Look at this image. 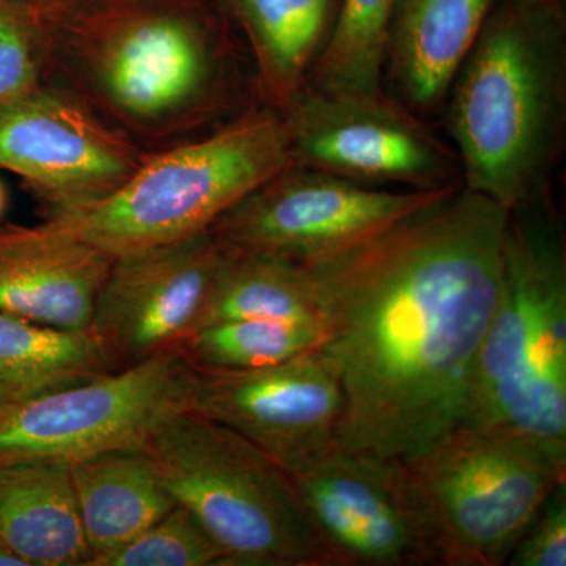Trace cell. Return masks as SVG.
I'll use <instances>...</instances> for the list:
<instances>
[{
    "label": "cell",
    "instance_id": "1",
    "mask_svg": "<svg viewBox=\"0 0 566 566\" xmlns=\"http://www.w3.org/2000/svg\"><path fill=\"white\" fill-rule=\"evenodd\" d=\"M509 212L460 182L364 243L304 264L318 297L316 354L344 395L342 449L406 460L465 422Z\"/></svg>",
    "mask_w": 566,
    "mask_h": 566
},
{
    "label": "cell",
    "instance_id": "2",
    "mask_svg": "<svg viewBox=\"0 0 566 566\" xmlns=\"http://www.w3.org/2000/svg\"><path fill=\"white\" fill-rule=\"evenodd\" d=\"M46 85L145 153L240 109L243 46L221 0H36Z\"/></svg>",
    "mask_w": 566,
    "mask_h": 566
},
{
    "label": "cell",
    "instance_id": "3",
    "mask_svg": "<svg viewBox=\"0 0 566 566\" xmlns=\"http://www.w3.org/2000/svg\"><path fill=\"white\" fill-rule=\"evenodd\" d=\"M461 185L506 210L549 192L564 145L562 0H499L450 85Z\"/></svg>",
    "mask_w": 566,
    "mask_h": 566
},
{
    "label": "cell",
    "instance_id": "4",
    "mask_svg": "<svg viewBox=\"0 0 566 566\" xmlns=\"http://www.w3.org/2000/svg\"><path fill=\"white\" fill-rule=\"evenodd\" d=\"M465 422L566 458V241L549 192L509 212L501 286Z\"/></svg>",
    "mask_w": 566,
    "mask_h": 566
},
{
    "label": "cell",
    "instance_id": "5",
    "mask_svg": "<svg viewBox=\"0 0 566 566\" xmlns=\"http://www.w3.org/2000/svg\"><path fill=\"white\" fill-rule=\"evenodd\" d=\"M290 164L282 112L253 107L202 136L148 153L114 191L50 211L48 221L115 259L210 232Z\"/></svg>",
    "mask_w": 566,
    "mask_h": 566
},
{
    "label": "cell",
    "instance_id": "6",
    "mask_svg": "<svg viewBox=\"0 0 566 566\" xmlns=\"http://www.w3.org/2000/svg\"><path fill=\"white\" fill-rule=\"evenodd\" d=\"M147 450L226 566H329L285 469L243 436L181 409L156 427Z\"/></svg>",
    "mask_w": 566,
    "mask_h": 566
},
{
    "label": "cell",
    "instance_id": "7",
    "mask_svg": "<svg viewBox=\"0 0 566 566\" xmlns=\"http://www.w3.org/2000/svg\"><path fill=\"white\" fill-rule=\"evenodd\" d=\"M397 463L438 566L505 565L547 495L566 482V458L468 422Z\"/></svg>",
    "mask_w": 566,
    "mask_h": 566
},
{
    "label": "cell",
    "instance_id": "8",
    "mask_svg": "<svg viewBox=\"0 0 566 566\" xmlns=\"http://www.w3.org/2000/svg\"><path fill=\"white\" fill-rule=\"evenodd\" d=\"M193 367L181 348L48 392L0 415V464L147 449L166 417L188 408Z\"/></svg>",
    "mask_w": 566,
    "mask_h": 566
},
{
    "label": "cell",
    "instance_id": "9",
    "mask_svg": "<svg viewBox=\"0 0 566 566\" xmlns=\"http://www.w3.org/2000/svg\"><path fill=\"white\" fill-rule=\"evenodd\" d=\"M457 185L390 191L290 164L227 211L211 232L240 251L315 263L364 243Z\"/></svg>",
    "mask_w": 566,
    "mask_h": 566
},
{
    "label": "cell",
    "instance_id": "10",
    "mask_svg": "<svg viewBox=\"0 0 566 566\" xmlns=\"http://www.w3.org/2000/svg\"><path fill=\"white\" fill-rule=\"evenodd\" d=\"M281 112L294 166L416 191L461 182L455 151L385 93L334 95L303 87Z\"/></svg>",
    "mask_w": 566,
    "mask_h": 566
},
{
    "label": "cell",
    "instance_id": "11",
    "mask_svg": "<svg viewBox=\"0 0 566 566\" xmlns=\"http://www.w3.org/2000/svg\"><path fill=\"white\" fill-rule=\"evenodd\" d=\"M285 472L329 566H438L397 461L335 446Z\"/></svg>",
    "mask_w": 566,
    "mask_h": 566
},
{
    "label": "cell",
    "instance_id": "12",
    "mask_svg": "<svg viewBox=\"0 0 566 566\" xmlns=\"http://www.w3.org/2000/svg\"><path fill=\"white\" fill-rule=\"evenodd\" d=\"M229 252L210 230L115 256L88 327L115 370L181 348L202 326Z\"/></svg>",
    "mask_w": 566,
    "mask_h": 566
},
{
    "label": "cell",
    "instance_id": "13",
    "mask_svg": "<svg viewBox=\"0 0 566 566\" xmlns=\"http://www.w3.org/2000/svg\"><path fill=\"white\" fill-rule=\"evenodd\" d=\"M186 409L230 428L293 471L338 446L344 395L315 352L251 370L193 368Z\"/></svg>",
    "mask_w": 566,
    "mask_h": 566
},
{
    "label": "cell",
    "instance_id": "14",
    "mask_svg": "<svg viewBox=\"0 0 566 566\" xmlns=\"http://www.w3.org/2000/svg\"><path fill=\"white\" fill-rule=\"evenodd\" d=\"M145 156L51 85L0 107V167L24 178L50 211L107 196Z\"/></svg>",
    "mask_w": 566,
    "mask_h": 566
},
{
    "label": "cell",
    "instance_id": "15",
    "mask_svg": "<svg viewBox=\"0 0 566 566\" xmlns=\"http://www.w3.org/2000/svg\"><path fill=\"white\" fill-rule=\"evenodd\" d=\"M114 256L46 221L0 229V312L87 331Z\"/></svg>",
    "mask_w": 566,
    "mask_h": 566
},
{
    "label": "cell",
    "instance_id": "16",
    "mask_svg": "<svg viewBox=\"0 0 566 566\" xmlns=\"http://www.w3.org/2000/svg\"><path fill=\"white\" fill-rule=\"evenodd\" d=\"M499 0H398L386 66L409 109L444 102Z\"/></svg>",
    "mask_w": 566,
    "mask_h": 566
},
{
    "label": "cell",
    "instance_id": "17",
    "mask_svg": "<svg viewBox=\"0 0 566 566\" xmlns=\"http://www.w3.org/2000/svg\"><path fill=\"white\" fill-rule=\"evenodd\" d=\"M0 536L28 566H88L71 464H0Z\"/></svg>",
    "mask_w": 566,
    "mask_h": 566
},
{
    "label": "cell",
    "instance_id": "18",
    "mask_svg": "<svg viewBox=\"0 0 566 566\" xmlns=\"http://www.w3.org/2000/svg\"><path fill=\"white\" fill-rule=\"evenodd\" d=\"M93 566L177 505L147 449L115 450L71 463Z\"/></svg>",
    "mask_w": 566,
    "mask_h": 566
},
{
    "label": "cell",
    "instance_id": "19",
    "mask_svg": "<svg viewBox=\"0 0 566 566\" xmlns=\"http://www.w3.org/2000/svg\"><path fill=\"white\" fill-rule=\"evenodd\" d=\"M243 35L264 106L283 111L307 81L335 0H221Z\"/></svg>",
    "mask_w": 566,
    "mask_h": 566
},
{
    "label": "cell",
    "instance_id": "20",
    "mask_svg": "<svg viewBox=\"0 0 566 566\" xmlns=\"http://www.w3.org/2000/svg\"><path fill=\"white\" fill-rule=\"evenodd\" d=\"M249 318L319 326L318 297L307 268L271 253L230 248L212 286L202 326Z\"/></svg>",
    "mask_w": 566,
    "mask_h": 566
},
{
    "label": "cell",
    "instance_id": "21",
    "mask_svg": "<svg viewBox=\"0 0 566 566\" xmlns=\"http://www.w3.org/2000/svg\"><path fill=\"white\" fill-rule=\"evenodd\" d=\"M115 371L91 331H69L0 312V381L21 397Z\"/></svg>",
    "mask_w": 566,
    "mask_h": 566
},
{
    "label": "cell",
    "instance_id": "22",
    "mask_svg": "<svg viewBox=\"0 0 566 566\" xmlns=\"http://www.w3.org/2000/svg\"><path fill=\"white\" fill-rule=\"evenodd\" d=\"M398 0H340L304 87L334 95L382 93L387 41Z\"/></svg>",
    "mask_w": 566,
    "mask_h": 566
},
{
    "label": "cell",
    "instance_id": "23",
    "mask_svg": "<svg viewBox=\"0 0 566 566\" xmlns=\"http://www.w3.org/2000/svg\"><path fill=\"white\" fill-rule=\"evenodd\" d=\"M322 340L315 323L229 319L200 327L181 349L199 370H251L315 353Z\"/></svg>",
    "mask_w": 566,
    "mask_h": 566
},
{
    "label": "cell",
    "instance_id": "24",
    "mask_svg": "<svg viewBox=\"0 0 566 566\" xmlns=\"http://www.w3.org/2000/svg\"><path fill=\"white\" fill-rule=\"evenodd\" d=\"M93 566H226V554L199 520L177 504Z\"/></svg>",
    "mask_w": 566,
    "mask_h": 566
},
{
    "label": "cell",
    "instance_id": "25",
    "mask_svg": "<svg viewBox=\"0 0 566 566\" xmlns=\"http://www.w3.org/2000/svg\"><path fill=\"white\" fill-rule=\"evenodd\" d=\"M46 84L43 25L36 0H0V107Z\"/></svg>",
    "mask_w": 566,
    "mask_h": 566
},
{
    "label": "cell",
    "instance_id": "26",
    "mask_svg": "<svg viewBox=\"0 0 566 566\" xmlns=\"http://www.w3.org/2000/svg\"><path fill=\"white\" fill-rule=\"evenodd\" d=\"M506 565L566 566V482L547 495Z\"/></svg>",
    "mask_w": 566,
    "mask_h": 566
},
{
    "label": "cell",
    "instance_id": "27",
    "mask_svg": "<svg viewBox=\"0 0 566 566\" xmlns=\"http://www.w3.org/2000/svg\"><path fill=\"white\" fill-rule=\"evenodd\" d=\"M0 566H28L0 536Z\"/></svg>",
    "mask_w": 566,
    "mask_h": 566
},
{
    "label": "cell",
    "instance_id": "28",
    "mask_svg": "<svg viewBox=\"0 0 566 566\" xmlns=\"http://www.w3.org/2000/svg\"><path fill=\"white\" fill-rule=\"evenodd\" d=\"M20 398L24 397H21L17 390L11 389V387L6 385V382L0 381V415H2V412L6 411V409L9 408L11 403L20 400Z\"/></svg>",
    "mask_w": 566,
    "mask_h": 566
},
{
    "label": "cell",
    "instance_id": "29",
    "mask_svg": "<svg viewBox=\"0 0 566 566\" xmlns=\"http://www.w3.org/2000/svg\"><path fill=\"white\" fill-rule=\"evenodd\" d=\"M7 207V192L6 189H3L2 182H0V216L3 214V211H6Z\"/></svg>",
    "mask_w": 566,
    "mask_h": 566
}]
</instances>
